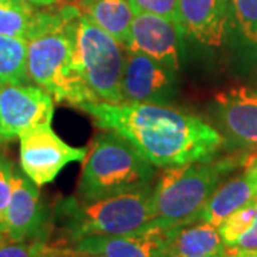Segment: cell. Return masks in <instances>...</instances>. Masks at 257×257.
Segmentation results:
<instances>
[{
	"instance_id": "83f0119b",
	"label": "cell",
	"mask_w": 257,
	"mask_h": 257,
	"mask_svg": "<svg viewBox=\"0 0 257 257\" xmlns=\"http://www.w3.org/2000/svg\"><path fill=\"white\" fill-rule=\"evenodd\" d=\"M224 257H257V251H241V250L226 248Z\"/></svg>"
},
{
	"instance_id": "5bb4252c",
	"label": "cell",
	"mask_w": 257,
	"mask_h": 257,
	"mask_svg": "<svg viewBox=\"0 0 257 257\" xmlns=\"http://www.w3.org/2000/svg\"><path fill=\"white\" fill-rule=\"evenodd\" d=\"M169 229L150 226L120 236H89L74 241V250L103 257H167Z\"/></svg>"
},
{
	"instance_id": "5b68a950",
	"label": "cell",
	"mask_w": 257,
	"mask_h": 257,
	"mask_svg": "<svg viewBox=\"0 0 257 257\" xmlns=\"http://www.w3.org/2000/svg\"><path fill=\"white\" fill-rule=\"evenodd\" d=\"M155 166L111 130L97 135L84 159L77 184L79 199L96 200L150 186Z\"/></svg>"
},
{
	"instance_id": "9a60e30c",
	"label": "cell",
	"mask_w": 257,
	"mask_h": 257,
	"mask_svg": "<svg viewBox=\"0 0 257 257\" xmlns=\"http://www.w3.org/2000/svg\"><path fill=\"white\" fill-rule=\"evenodd\" d=\"M224 250L216 226L206 221H190L169 229L167 257H202Z\"/></svg>"
},
{
	"instance_id": "d6986e66",
	"label": "cell",
	"mask_w": 257,
	"mask_h": 257,
	"mask_svg": "<svg viewBox=\"0 0 257 257\" xmlns=\"http://www.w3.org/2000/svg\"><path fill=\"white\" fill-rule=\"evenodd\" d=\"M39 9L26 0H0V35L29 40Z\"/></svg>"
},
{
	"instance_id": "52a82bcc",
	"label": "cell",
	"mask_w": 257,
	"mask_h": 257,
	"mask_svg": "<svg viewBox=\"0 0 257 257\" xmlns=\"http://www.w3.org/2000/svg\"><path fill=\"white\" fill-rule=\"evenodd\" d=\"M20 169L39 187L53 182L64 167L73 162H83L86 147L67 145L52 128V123L39 124L19 136Z\"/></svg>"
},
{
	"instance_id": "cb8c5ba5",
	"label": "cell",
	"mask_w": 257,
	"mask_h": 257,
	"mask_svg": "<svg viewBox=\"0 0 257 257\" xmlns=\"http://www.w3.org/2000/svg\"><path fill=\"white\" fill-rule=\"evenodd\" d=\"M15 166L9 157L0 150V230L5 233V214L9 204L13 180H15Z\"/></svg>"
},
{
	"instance_id": "8fae6325",
	"label": "cell",
	"mask_w": 257,
	"mask_h": 257,
	"mask_svg": "<svg viewBox=\"0 0 257 257\" xmlns=\"http://www.w3.org/2000/svg\"><path fill=\"white\" fill-rule=\"evenodd\" d=\"M183 36L182 29L175 22L139 12L135 13L130 42L126 49L145 53L172 70L179 72Z\"/></svg>"
},
{
	"instance_id": "f546056e",
	"label": "cell",
	"mask_w": 257,
	"mask_h": 257,
	"mask_svg": "<svg viewBox=\"0 0 257 257\" xmlns=\"http://www.w3.org/2000/svg\"><path fill=\"white\" fill-rule=\"evenodd\" d=\"M8 241H9L8 236H6V234H5V233H3V231L0 230V247H2V246H5V244H6Z\"/></svg>"
},
{
	"instance_id": "ffe728a7",
	"label": "cell",
	"mask_w": 257,
	"mask_h": 257,
	"mask_svg": "<svg viewBox=\"0 0 257 257\" xmlns=\"http://www.w3.org/2000/svg\"><path fill=\"white\" fill-rule=\"evenodd\" d=\"M230 8L241 47L257 56V0H230Z\"/></svg>"
},
{
	"instance_id": "277c9868",
	"label": "cell",
	"mask_w": 257,
	"mask_h": 257,
	"mask_svg": "<svg viewBox=\"0 0 257 257\" xmlns=\"http://www.w3.org/2000/svg\"><path fill=\"white\" fill-rule=\"evenodd\" d=\"M66 237L77 241L89 236H120L155 220L153 186L96 200L67 197L56 207Z\"/></svg>"
},
{
	"instance_id": "484cf974",
	"label": "cell",
	"mask_w": 257,
	"mask_h": 257,
	"mask_svg": "<svg viewBox=\"0 0 257 257\" xmlns=\"http://www.w3.org/2000/svg\"><path fill=\"white\" fill-rule=\"evenodd\" d=\"M47 257H103L93 253H83L77 251L73 247H60V246H53V250L47 254Z\"/></svg>"
},
{
	"instance_id": "3957f363",
	"label": "cell",
	"mask_w": 257,
	"mask_h": 257,
	"mask_svg": "<svg viewBox=\"0 0 257 257\" xmlns=\"http://www.w3.org/2000/svg\"><path fill=\"white\" fill-rule=\"evenodd\" d=\"M247 156L207 159L166 169L153 186L155 220L147 227L170 229L194 221L197 213L219 187L224 176L244 165ZM146 229V227H145Z\"/></svg>"
},
{
	"instance_id": "7402d4cb",
	"label": "cell",
	"mask_w": 257,
	"mask_h": 257,
	"mask_svg": "<svg viewBox=\"0 0 257 257\" xmlns=\"http://www.w3.org/2000/svg\"><path fill=\"white\" fill-rule=\"evenodd\" d=\"M52 250L53 244L47 240L8 241L0 247V257H47Z\"/></svg>"
},
{
	"instance_id": "4316f807",
	"label": "cell",
	"mask_w": 257,
	"mask_h": 257,
	"mask_svg": "<svg viewBox=\"0 0 257 257\" xmlns=\"http://www.w3.org/2000/svg\"><path fill=\"white\" fill-rule=\"evenodd\" d=\"M244 173L250 177L251 183L254 186V192H256L257 197V153H251L246 157V162H244Z\"/></svg>"
},
{
	"instance_id": "603a6c76",
	"label": "cell",
	"mask_w": 257,
	"mask_h": 257,
	"mask_svg": "<svg viewBox=\"0 0 257 257\" xmlns=\"http://www.w3.org/2000/svg\"><path fill=\"white\" fill-rule=\"evenodd\" d=\"M135 13L143 12L179 23V0H128Z\"/></svg>"
},
{
	"instance_id": "ac0fdd59",
	"label": "cell",
	"mask_w": 257,
	"mask_h": 257,
	"mask_svg": "<svg viewBox=\"0 0 257 257\" xmlns=\"http://www.w3.org/2000/svg\"><path fill=\"white\" fill-rule=\"evenodd\" d=\"M29 40L0 35V86L26 84Z\"/></svg>"
},
{
	"instance_id": "ba28073f",
	"label": "cell",
	"mask_w": 257,
	"mask_h": 257,
	"mask_svg": "<svg viewBox=\"0 0 257 257\" xmlns=\"http://www.w3.org/2000/svg\"><path fill=\"white\" fill-rule=\"evenodd\" d=\"M55 99L37 84L0 86V142H10L29 128L52 123Z\"/></svg>"
},
{
	"instance_id": "1f68e13d",
	"label": "cell",
	"mask_w": 257,
	"mask_h": 257,
	"mask_svg": "<svg viewBox=\"0 0 257 257\" xmlns=\"http://www.w3.org/2000/svg\"><path fill=\"white\" fill-rule=\"evenodd\" d=\"M70 2H74V0H70Z\"/></svg>"
},
{
	"instance_id": "4fadbf2b",
	"label": "cell",
	"mask_w": 257,
	"mask_h": 257,
	"mask_svg": "<svg viewBox=\"0 0 257 257\" xmlns=\"http://www.w3.org/2000/svg\"><path fill=\"white\" fill-rule=\"evenodd\" d=\"M230 18V0H179V23L183 35L204 46L223 45Z\"/></svg>"
},
{
	"instance_id": "4dcf8cb0",
	"label": "cell",
	"mask_w": 257,
	"mask_h": 257,
	"mask_svg": "<svg viewBox=\"0 0 257 257\" xmlns=\"http://www.w3.org/2000/svg\"><path fill=\"white\" fill-rule=\"evenodd\" d=\"M224 254H226V247H224V250L219 251V253H213V254H209V256H202V257H224Z\"/></svg>"
},
{
	"instance_id": "e0dca14e",
	"label": "cell",
	"mask_w": 257,
	"mask_h": 257,
	"mask_svg": "<svg viewBox=\"0 0 257 257\" xmlns=\"http://www.w3.org/2000/svg\"><path fill=\"white\" fill-rule=\"evenodd\" d=\"M72 3L124 49L127 47L135 19V10L128 0H74Z\"/></svg>"
},
{
	"instance_id": "44dd1931",
	"label": "cell",
	"mask_w": 257,
	"mask_h": 257,
	"mask_svg": "<svg viewBox=\"0 0 257 257\" xmlns=\"http://www.w3.org/2000/svg\"><path fill=\"white\" fill-rule=\"evenodd\" d=\"M254 219H256V199L247 206L231 213L226 220H223L217 229L224 247H233L234 243L251 227Z\"/></svg>"
},
{
	"instance_id": "9c48e42d",
	"label": "cell",
	"mask_w": 257,
	"mask_h": 257,
	"mask_svg": "<svg viewBox=\"0 0 257 257\" xmlns=\"http://www.w3.org/2000/svg\"><path fill=\"white\" fill-rule=\"evenodd\" d=\"M177 93V72L145 53L126 49L121 79L124 103L170 104Z\"/></svg>"
},
{
	"instance_id": "d4e9b609",
	"label": "cell",
	"mask_w": 257,
	"mask_h": 257,
	"mask_svg": "<svg viewBox=\"0 0 257 257\" xmlns=\"http://www.w3.org/2000/svg\"><path fill=\"white\" fill-rule=\"evenodd\" d=\"M227 248V247H226ZM231 250H241V251H257V199H256V219L251 227L240 237Z\"/></svg>"
},
{
	"instance_id": "8992f818",
	"label": "cell",
	"mask_w": 257,
	"mask_h": 257,
	"mask_svg": "<svg viewBox=\"0 0 257 257\" xmlns=\"http://www.w3.org/2000/svg\"><path fill=\"white\" fill-rule=\"evenodd\" d=\"M76 53L86 83L97 100L121 103L126 49L82 12L76 25Z\"/></svg>"
},
{
	"instance_id": "7c38bea8",
	"label": "cell",
	"mask_w": 257,
	"mask_h": 257,
	"mask_svg": "<svg viewBox=\"0 0 257 257\" xmlns=\"http://www.w3.org/2000/svg\"><path fill=\"white\" fill-rule=\"evenodd\" d=\"M217 119L231 142L257 150V90L248 86L230 87L214 96Z\"/></svg>"
},
{
	"instance_id": "6da1fadb",
	"label": "cell",
	"mask_w": 257,
	"mask_h": 257,
	"mask_svg": "<svg viewBox=\"0 0 257 257\" xmlns=\"http://www.w3.org/2000/svg\"><path fill=\"white\" fill-rule=\"evenodd\" d=\"M97 127L127 140L140 156L160 169L207 160L224 146L219 130L170 104L86 101L77 106Z\"/></svg>"
},
{
	"instance_id": "2e32d148",
	"label": "cell",
	"mask_w": 257,
	"mask_h": 257,
	"mask_svg": "<svg viewBox=\"0 0 257 257\" xmlns=\"http://www.w3.org/2000/svg\"><path fill=\"white\" fill-rule=\"evenodd\" d=\"M254 199H257L254 186L250 177L243 172L241 175L219 184L194 217V221H206L219 227L231 213L250 204Z\"/></svg>"
},
{
	"instance_id": "30bf717a",
	"label": "cell",
	"mask_w": 257,
	"mask_h": 257,
	"mask_svg": "<svg viewBox=\"0 0 257 257\" xmlns=\"http://www.w3.org/2000/svg\"><path fill=\"white\" fill-rule=\"evenodd\" d=\"M5 234L9 241L47 240L49 237V213L42 202L39 186L18 169L5 214Z\"/></svg>"
},
{
	"instance_id": "7a4b0ae2",
	"label": "cell",
	"mask_w": 257,
	"mask_h": 257,
	"mask_svg": "<svg viewBox=\"0 0 257 257\" xmlns=\"http://www.w3.org/2000/svg\"><path fill=\"white\" fill-rule=\"evenodd\" d=\"M80 10L67 3L56 10H39L29 39V79L56 101L79 106L99 101L87 86L76 53V25Z\"/></svg>"
},
{
	"instance_id": "f1b7e54d",
	"label": "cell",
	"mask_w": 257,
	"mask_h": 257,
	"mask_svg": "<svg viewBox=\"0 0 257 257\" xmlns=\"http://www.w3.org/2000/svg\"><path fill=\"white\" fill-rule=\"evenodd\" d=\"M26 2L30 3L32 6H35V8H49V6L56 5L59 0H26Z\"/></svg>"
}]
</instances>
